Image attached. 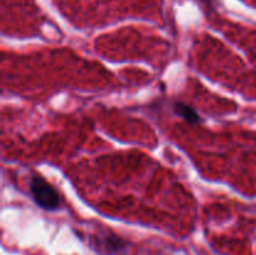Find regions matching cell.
<instances>
[{
	"label": "cell",
	"mask_w": 256,
	"mask_h": 255,
	"mask_svg": "<svg viewBox=\"0 0 256 255\" xmlns=\"http://www.w3.org/2000/svg\"><path fill=\"white\" fill-rule=\"evenodd\" d=\"M89 244L100 255H124L129 248L126 240L108 229H100L90 235Z\"/></svg>",
	"instance_id": "obj_1"
},
{
	"label": "cell",
	"mask_w": 256,
	"mask_h": 255,
	"mask_svg": "<svg viewBox=\"0 0 256 255\" xmlns=\"http://www.w3.org/2000/svg\"><path fill=\"white\" fill-rule=\"evenodd\" d=\"M30 195L35 204L46 212H55L59 209L60 195L58 190L42 176L35 175L30 180Z\"/></svg>",
	"instance_id": "obj_2"
},
{
	"label": "cell",
	"mask_w": 256,
	"mask_h": 255,
	"mask_svg": "<svg viewBox=\"0 0 256 255\" xmlns=\"http://www.w3.org/2000/svg\"><path fill=\"white\" fill-rule=\"evenodd\" d=\"M172 110H174V112L178 116L184 119L185 122L192 125L199 124L200 120H202L200 119V115L198 114V112L194 108L182 102H175L174 105H172Z\"/></svg>",
	"instance_id": "obj_3"
}]
</instances>
